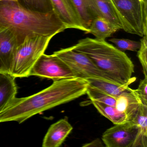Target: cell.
Listing matches in <instances>:
<instances>
[{"label":"cell","instance_id":"cell-1","mask_svg":"<svg viewBox=\"0 0 147 147\" xmlns=\"http://www.w3.org/2000/svg\"><path fill=\"white\" fill-rule=\"evenodd\" d=\"M89 82L79 78L54 81L49 87L25 98L15 97L0 114V123H21L32 116L86 94Z\"/></svg>","mask_w":147,"mask_h":147},{"label":"cell","instance_id":"cell-2","mask_svg":"<svg viewBox=\"0 0 147 147\" xmlns=\"http://www.w3.org/2000/svg\"><path fill=\"white\" fill-rule=\"evenodd\" d=\"M0 26L9 28L23 39L34 36L53 37L67 29L54 11H34L12 0L0 1Z\"/></svg>","mask_w":147,"mask_h":147},{"label":"cell","instance_id":"cell-3","mask_svg":"<svg viewBox=\"0 0 147 147\" xmlns=\"http://www.w3.org/2000/svg\"><path fill=\"white\" fill-rule=\"evenodd\" d=\"M74 50L85 54L104 72L113 77L121 85H130L136 80L132 77L134 65L123 51L106 42L86 38L71 47Z\"/></svg>","mask_w":147,"mask_h":147},{"label":"cell","instance_id":"cell-4","mask_svg":"<svg viewBox=\"0 0 147 147\" xmlns=\"http://www.w3.org/2000/svg\"><path fill=\"white\" fill-rule=\"evenodd\" d=\"M52 38L26 37L14 52L10 74L15 78L29 76L31 69L44 54Z\"/></svg>","mask_w":147,"mask_h":147},{"label":"cell","instance_id":"cell-5","mask_svg":"<svg viewBox=\"0 0 147 147\" xmlns=\"http://www.w3.org/2000/svg\"><path fill=\"white\" fill-rule=\"evenodd\" d=\"M125 32L147 35V0H110Z\"/></svg>","mask_w":147,"mask_h":147},{"label":"cell","instance_id":"cell-6","mask_svg":"<svg viewBox=\"0 0 147 147\" xmlns=\"http://www.w3.org/2000/svg\"><path fill=\"white\" fill-rule=\"evenodd\" d=\"M53 54L63 61L77 78L97 79L119 85L113 77L100 69L87 55L74 50L71 47L55 51Z\"/></svg>","mask_w":147,"mask_h":147},{"label":"cell","instance_id":"cell-7","mask_svg":"<svg viewBox=\"0 0 147 147\" xmlns=\"http://www.w3.org/2000/svg\"><path fill=\"white\" fill-rule=\"evenodd\" d=\"M35 76L53 81L77 78L70 68L54 54H43L31 69L29 76Z\"/></svg>","mask_w":147,"mask_h":147},{"label":"cell","instance_id":"cell-8","mask_svg":"<svg viewBox=\"0 0 147 147\" xmlns=\"http://www.w3.org/2000/svg\"><path fill=\"white\" fill-rule=\"evenodd\" d=\"M138 130L132 121L115 125L103 133L102 141L107 147H132Z\"/></svg>","mask_w":147,"mask_h":147},{"label":"cell","instance_id":"cell-9","mask_svg":"<svg viewBox=\"0 0 147 147\" xmlns=\"http://www.w3.org/2000/svg\"><path fill=\"white\" fill-rule=\"evenodd\" d=\"M24 39L9 28L0 26V73L10 74L14 52Z\"/></svg>","mask_w":147,"mask_h":147},{"label":"cell","instance_id":"cell-10","mask_svg":"<svg viewBox=\"0 0 147 147\" xmlns=\"http://www.w3.org/2000/svg\"><path fill=\"white\" fill-rule=\"evenodd\" d=\"M54 11L67 29L83 31L86 30L82 26L72 0H51Z\"/></svg>","mask_w":147,"mask_h":147},{"label":"cell","instance_id":"cell-11","mask_svg":"<svg viewBox=\"0 0 147 147\" xmlns=\"http://www.w3.org/2000/svg\"><path fill=\"white\" fill-rule=\"evenodd\" d=\"M73 128L66 119H60L51 125L44 138L43 147H58L64 142Z\"/></svg>","mask_w":147,"mask_h":147},{"label":"cell","instance_id":"cell-12","mask_svg":"<svg viewBox=\"0 0 147 147\" xmlns=\"http://www.w3.org/2000/svg\"><path fill=\"white\" fill-rule=\"evenodd\" d=\"M141 103L135 89L131 88L116 98L115 107L119 112L125 115L128 122L134 119L138 112Z\"/></svg>","mask_w":147,"mask_h":147},{"label":"cell","instance_id":"cell-13","mask_svg":"<svg viewBox=\"0 0 147 147\" xmlns=\"http://www.w3.org/2000/svg\"><path fill=\"white\" fill-rule=\"evenodd\" d=\"M15 79L10 74L0 73V114L16 97L18 88Z\"/></svg>","mask_w":147,"mask_h":147},{"label":"cell","instance_id":"cell-14","mask_svg":"<svg viewBox=\"0 0 147 147\" xmlns=\"http://www.w3.org/2000/svg\"><path fill=\"white\" fill-rule=\"evenodd\" d=\"M91 1L98 17L105 20L118 30L123 29L110 0H91Z\"/></svg>","mask_w":147,"mask_h":147},{"label":"cell","instance_id":"cell-15","mask_svg":"<svg viewBox=\"0 0 147 147\" xmlns=\"http://www.w3.org/2000/svg\"><path fill=\"white\" fill-rule=\"evenodd\" d=\"M131 121L136 123L138 128L132 147H147V105L141 103L137 114Z\"/></svg>","mask_w":147,"mask_h":147},{"label":"cell","instance_id":"cell-16","mask_svg":"<svg viewBox=\"0 0 147 147\" xmlns=\"http://www.w3.org/2000/svg\"><path fill=\"white\" fill-rule=\"evenodd\" d=\"M82 26L88 34L93 20L98 18L91 0H72Z\"/></svg>","mask_w":147,"mask_h":147},{"label":"cell","instance_id":"cell-17","mask_svg":"<svg viewBox=\"0 0 147 147\" xmlns=\"http://www.w3.org/2000/svg\"><path fill=\"white\" fill-rule=\"evenodd\" d=\"M118 30L100 17L95 18L91 24L88 33H91L98 40H105Z\"/></svg>","mask_w":147,"mask_h":147},{"label":"cell","instance_id":"cell-18","mask_svg":"<svg viewBox=\"0 0 147 147\" xmlns=\"http://www.w3.org/2000/svg\"><path fill=\"white\" fill-rule=\"evenodd\" d=\"M89 82V86L95 88L108 95L117 98L123 93L129 91L131 88L129 84L121 85L107 82L97 79L87 80Z\"/></svg>","mask_w":147,"mask_h":147},{"label":"cell","instance_id":"cell-19","mask_svg":"<svg viewBox=\"0 0 147 147\" xmlns=\"http://www.w3.org/2000/svg\"><path fill=\"white\" fill-rule=\"evenodd\" d=\"M91 101L98 111L111 121L114 125L119 124L127 122L125 115L119 112L115 106L108 105L97 101Z\"/></svg>","mask_w":147,"mask_h":147},{"label":"cell","instance_id":"cell-20","mask_svg":"<svg viewBox=\"0 0 147 147\" xmlns=\"http://www.w3.org/2000/svg\"><path fill=\"white\" fill-rule=\"evenodd\" d=\"M21 5L37 12H50L54 11L51 0H17Z\"/></svg>","mask_w":147,"mask_h":147},{"label":"cell","instance_id":"cell-21","mask_svg":"<svg viewBox=\"0 0 147 147\" xmlns=\"http://www.w3.org/2000/svg\"><path fill=\"white\" fill-rule=\"evenodd\" d=\"M86 94L91 101L103 103L108 105L115 106L116 98L106 94L102 91L90 86L88 85Z\"/></svg>","mask_w":147,"mask_h":147},{"label":"cell","instance_id":"cell-22","mask_svg":"<svg viewBox=\"0 0 147 147\" xmlns=\"http://www.w3.org/2000/svg\"><path fill=\"white\" fill-rule=\"evenodd\" d=\"M109 41L115 44L118 49L123 51H130L137 52L141 45L140 42L124 38H111Z\"/></svg>","mask_w":147,"mask_h":147},{"label":"cell","instance_id":"cell-23","mask_svg":"<svg viewBox=\"0 0 147 147\" xmlns=\"http://www.w3.org/2000/svg\"><path fill=\"white\" fill-rule=\"evenodd\" d=\"M140 40L141 45L138 51V57L142 64L144 77H147V35H144Z\"/></svg>","mask_w":147,"mask_h":147},{"label":"cell","instance_id":"cell-24","mask_svg":"<svg viewBox=\"0 0 147 147\" xmlns=\"http://www.w3.org/2000/svg\"><path fill=\"white\" fill-rule=\"evenodd\" d=\"M147 77L140 81L137 89L135 92L142 104L147 105Z\"/></svg>","mask_w":147,"mask_h":147},{"label":"cell","instance_id":"cell-25","mask_svg":"<svg viewBox=\"0 0 147 147\" xmlns=\"http://www.w3.org/2000/svg\"><path fill=\"white\" fill-rule=\"evenodd\" d=\"M102 144L103 143H102V141L100 139L97 138L89 143L84 144L82 145V147H102V146H103Z\"/></svg>","mask_w":147,"mask_h":147},{"label":"cell","instance_id":"cell-26","mask_svg":"<svg viewBox=\"0 0 147 147\" xmlns=\"http://www.w3.org/2000/svg\"><path fill=\"white\" fill-rule=\"evenodd\" d=\"M4 1V0H0V1ZM12 1H17V0H12Z\"/></svg>","mask_w":147,"mask_h":147}]
</instances>
